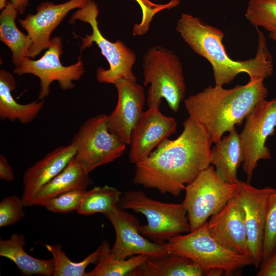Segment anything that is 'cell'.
Returning <instances> with one entry per match:
<instances>
[{"label": "cell", "instance_id": "obj_19", "mask_svg": "<svg viewBox=\"0 0 276 276\" xmlns=\"http://www.w3.org/2000/svg\"><path fill=\"white\" fill-rule=\"evenodd\" d=\"M89 173L74 156L62 171L38 191L32 206L68 192L85 190L92 183Z\"/></svg>", "mask_w": 276, "mask_h": 276}, {"label": "cell", "instance_id": "obj_35", "mask_svg": "<svg viewBox=\"0 0 276 276\" xmlns=\"http://www.w3.org/2000/svg\"><path fill=\"white\" fill-rule=\"evenodd\" d=\"M13 4L16 7L18 14L22 15L24 13L29 4V0H7Z\"/></svg>", "mask_w": 276, "mask_h": 276}, {"label": "cell", "instance_id": "obj_10", "mask_svg": "<svg viewBox=\"0 0 276 276\" xmlns=\"http://www.w3.org/2000/svg\"><path fill=\"white\" fill-rule=\"evenodd\" d=\"M62 54L61 38L54 37L43 56L37 60L25 57L20 64L15 67L13 73L21 76L32 74L39 79L40 89L38 100H43L50 93V85L57 81L62 90L73 89L74 81L79 80L84 73V67L81 60L72 65L64 66L60 61Z\"/></svg>", "mask_w": 276, "mask_h": 276}, {"label": "cell", "instance_id": "obj_16", "mask_svg": "<svg viewBox=\"0 0 276 276\" xmlns=\"http://www.w3.org/2000/svg\"><path fill=\"white\" fill-rule=\"evenodd\" d=\"M176 120L163 114L159 108L150 107L144 111L131 136L129 160L136 163L148 157L164 139L175 132Z\"/></svg>", "mask_w": 276, "mask_h": 276}, {"label": "cell", "instance_id": "obj_23", "mask_svg": "<svg viewBox=\"0 0 276 276\" xmlns=\"http://www.w3.org/2000/svg\"><path fill=\"white\" fill-rule=\"evenodd\" d=\"M16 81L8 71L0 70V118L11 122L18 121L21 124L33 121L44 106V101H34L27 104H20L12 95Z\"/></svg>", "mask_w": 276, "mask_h": 276}, {"label": "cell", "instance_id": "obj_36", "mask_svg": "<svg viewBox=\"0 0 276 276\" xmlns=\"http://www.w3.org/2000/svg\"><path fill=\"white\" fill-rule=\"evenodd\" d=\"M268 36L276 43V29L270 32Z\"/></svg>", "mask_w": 276, "mask_h": 276}, {"label": "cell", "instance_id": "obj_9", "mask_svg": "<svg viewBox=\"0 0 276 276\" xmlns=\"http://www.w3.org/2000/svg\"><path fill=\"white\" fill-rule=\"evenodd\" d=\"M107 114H99L85 121L74 136L75 158L88 172L110 163L124 153L126 144L108 130Z\"/></svg>", "mask_w": 276, "mask_h": 276}, {"label": "cell", "instance_id": "obj_12", "mask_svg": "<svg viewBox=\"0 0 276 276\" xmlns=\"http://www.w3.org/2000/svg\"><path fill=\"white\" fill-rule=\"evenodd\" d=\"M235 194L241 204L244 216L250 256L252 265L259 268L263 261V245L269 197L275 190L266 187L255 188L249 182L238 179Z\"/></svg>", "mask_w": 276, "mask_h": 276}, {"label": "cell", "instance_id": "obj_4", "mask_svg": "<svg viewBox=\"0 0 276 276\" xmlns=\"http://www.w3.org/2000/svg\"><path fill=\"white\" fill-rule=\"evenodd\" d=\"M144 85H150L147 93L149 108H159L162 99L169 108L177 112L185 98L186 84L178 56L162 47L150 48L143 62Z\"/></svg>", "mask_w": 276, "mask_h": 276}, {"label": "cell", "instance_id": "obj_1", "mask_svg": "<svg viewBox=\"0 0 276 276\" xmlns=\"http://www.w3.org/2000/svg\"><path fill=\"white\" fill-rule=\"evenodd\" d=\"M176 139H164L135 164L134 184L177 196L210 166L213 142L205 128L190 117Z\"/></svg>", "mask_w": 276, "mask_h": 276}, {"label": "cell", "instance_id": "obj_5", "mask_svg": "<svg viewBox=\"0 0 276 276\" xmlns=\"http://www.w3.org/2000/svg\"><path fill=\"white\" fill-rule=\"evenodd\" d=\"M164 245L169 254L192 260L205 270L206 274L210 269L219 268L229 275L252 265L249 257L230 251L220 245L210 234L207 222L188 234L171 238Z\"/></svg>", "mask_w": 276, "mask_h": 276}, {"label": "cell", "instance_id": "obj_26", "mask_svg": "<svg viewBox=\"0 0 276 276\" xmlns=\"http://www.w3.org/2000/svg\"><path fill=\"white\" fill-rule=\"evenodd\" d=\"M122 195L120 190L112 187H95L84 191L76 212L86 216L99 213L104 214L119 206Z\"/></svg>", "mask_w": 276, "mask_h": 276}, {"label": "cell", "instance_id": "obj_22", "mask_svg": "<svg viewBox=\"0 0 276 276\" xmlns=\"http://www.w3.org/2000/svg\"><path fill=\"white\" fill-rule=\"evenodd\" d=\"M26 241L22 234L13 233L9 238L0 240V256L12 261L24 275H53V259H40L25 250Z\"/></svg>", "mask_w": 276, "mask_h": 276}, {"label": "cell", "instance_id": "obj_34", "mask_svg": "<svg viewBox=\"0 0 276 276\" xmlns=\"http://www.w3.org/2000/svg\"><path fill=\"white\" fill-rule=\"evenodd\" d=\"M0 179L11 182L14 180V173L7 158L0 155Z\"/></svg>", "mask_w": 276, "mask_h": 276}, {"label": "cell", "instance_id": "obj_8", "mask_svg": "<svg viewBox=\"0 0 276 276\" xmlns=\"http://www.w3.org/2000/svg\"><path fill=\"white\" fill-rule=\"evenodd\" d=\"M237 189L236 183L221 180L213 165L200 172L186 186L182 202L187 212L190 232L202 226L220 211L235 196Z\"/></svg>", "mask_w": 276, "mask_h": 276}, {"label": "cell", "instance_id": "obj_32", "mask_svg": "<svg viewBox=\"0 0 276 276\" xmlns=\"http://www.w3.org/2000/svg\"><path fill=\"white\" fill-rule=\"evenodd\" d=\"M135 1L137 2L142 9V21L139 23V26L142 28H149L154 15L165 8L164 5L155 4L149 0Z\"/></svg>", "mask_w": 276, "mask_h": 276}, {"label": "cell", "instance_id": "obj_17", "mask_svg": "<svg viewBox=\"0 0 276 276\" xmlns=\"http://www.w3.org/2000/svg\"><path fill=\"white\" fill-rule=\"evenodd\" d=\"M207 225L210 234L224 248L250 258L244 212L235 195L210 217Z\"/></svg>", "mask_w": 276, "mask_h": 276}, {"label": "cell", "instance_id": "obj_11", "mask_svg": "<svg viewBox=\"0 0 276 276\" xmlns=\"http://www.w3.org/2000/svg\"><path fill=\"white\" fill-rule=\"evenodd\" d=\"M275 127L276 98L270 101L262 99L246 117L239 134L244 156L242 168L247 182H250L259 160L271 159L265 143L268 137L274 134Z\"/></svg>", "mask_w": 276, "mask_h": 276}, {"label": "cell", "instance_id": "obj_37", "mask_svg": "<svg viewBox=\"0 0 276 276\" xmlns=\"http://www.w3.org/2000/svg\"><path fill=\"white\" fill-rule=\"evenodd\" d=\"M7 0H0V9L3 10L4 9L7 5Z\"/></svg>", "mask_w": 276, "mask_h": 276}, {"label": "cell", "instance_id": "obj_15", "mask_svg": "<svg viewBox=\"0 0 276 276\" xmlns=\"http://www.w3.org/2000/svg\"><path fill=\"white\" fill-rule=\"evenodd\" d=\"M118 101L107 116L109 131L126 145H130L132 130L143 113L145 97L143 87L136 80L120 79L114 84Z\"/></svg>", "mask_w": 276, "mask_h": 276}, {"label": "cell", "instance_id": "obj_21", "mask_svg": "<svg viewBox=\"0 0 276 276\" xmlns=\"http://www.w3.org/2000/svg\"><path fill=\"white\" fill-rule=\"evenodd\" d=\"M205 270L187 257L173 254L148 258L127 276H203Z\"/></svg>", "mask_w": 276, "mask_h": 276}, {"label": "cell", "instance_id": "obj_29", "mask_svg": "<svg viewBox=\"0 0 276 276\" xmlns=\"http://www.w3.org/2000/svg\"><path fill=\"white\" fill-rule=\"evenodd\" d=\"M24 207L21 197L10 195L3 198L0 202V227L18 222L25 216Z\"/></svg>", "mask_w": 276, "mask_h": 276}, {"label": "cell", "instance_id": "obj_13", "mask_svg": "<svg viewBox=\"0 0 276 276\" xmlns=\"http://www.w3.org/2000/svg\"><path fill=\"white\" fill-rule=\"evenodd\" d=\"M112 224L116 240L111 251L120 259L132 256L144 255L148 258L164 256L169 254L164 243L150 241L140 232L138 219L118 206L103 214Z\"/></svg>", "mask_w": 276, "mask_h": 276}, {"label": "cell", "instance_id": "obj_24", "mask_svg": "<svg viewBox=\"0 0 276 276\" xmlns=\"http://www.w3.org/2000/svg\"><path fill=\"white\" fill-rule=\"evenodd\" d=\"M18 14L15 5L8 3L0 14V40L12 53V61L15 66L19 65L27 57L31 45V40L17 28L15 19Z\"/></svg>", "mask_w": 276, "mask_h": 276}, {"label": "cell", "instance_id": "obj_25", "mask_svg": "<svg viewBox=\"0 0 276 276\" xmlns=\"http://www.w3.org/2000/svg\"><path fill=\"white\" fill-rule=\"evenodd\" d=\"M103 248L95 268L86 272L85 276H127L148 257L136 255L125 259L116 258L111 251L109 243L102 242Z\"/></svg>", "mask_w": 276, "mask_h": 276}, {"label": "cell", "instance_id": "obj_20", "mask_svg": "<svg viewBox=\"0 0 276 276\" xmlns=\"http://www.w3.org/2000/svg\"><path fill=\"white\" fill-rule=\"evenodd\" d=\"M222 137L211 148V164L217 175L224 181L235 183L238 169L243 162L244 156L239 134L236 128Z\"/></svg>", "mask_w": 276, "mask_h": 276}, {"label": "cell", "instance_id": "obj_14", "mask_svg": "<svg viewBox=\"0 0 276 276\" xmlns=\"http://www.w3.org/2000/svg\"><path fill=\"white\" fill-rule=\"evenodd\" d=\"M87 1L68 0L58 4L43 2L38 6L36 13L18 19L19 24L26 30L32 42L27 57L33 59L47 49L54 29L71 11L80 8Z\"/></svg>", "mask_w": 276, "mask_h": 276}, {"label": "cell", "instance_id": "obj_33", "mask_svg": "<svg viewBox=\"0 0 276 276\" xmlns=\"http://www.w3.org/2000/svg\"><path fill=\"white\" fill-rule=\"evenodd\" d=\"M257 276H276V250L259 267Z\"/></svg>", "mask_w": 276, "mask_h": 276}, {"label": "cell", "instance_id": "obj_31", "mask_svg": "<svg viewBox=\"0 0 276 276\" xmlns=\"http://www.w3.org/2000/svg\"><path fill=\"white\" fill-rule=\"evenodd\" d=\"M85 190L68 192L42 202L38 205L43 206L48 211L54 213H68L77 211Z\"/></svg>", "mask_w": 276, "mask_h": 276}, {"label": "cell", "instance_id": "obj_2", "mask_svg": "<svg viewBox=\"0 0 276 276\" xmlns=\"http://www.w3.org/2000/svg\"><path fill=\"white\" fill-rule=\"evenodd\" d=\"M256 29L258 37L255 57L235 60L226 53L222 42L224 35L220 29L188 13L181 14L176 26L177 32L185 42L210 63L215 84L222 86L231 83L241 73L247 74L250 79L263 80L272 74V57L266 38L259 28Z\"/></svg>", "mask_w": 276, "mask_h": 276}, {"label": "cell", "instance_id": "obj_3", "mask_svg": "<svg viewBox=\"0 0 276 276\" xmlns=\"http://www.w3.org/2000/svg\"><path fill=\"white\" fill-rule=\"evenodd\" d=\"M262 79H250L243 85L225 89L216 85L184 100L189 117L206 130L216 143L226 132H231L243 121L268 91Z\"/></svg>", "mask_w": 276, "mask_h": 276}, {"label": "cell", "instance_id": "obj_27", "mask_svg": "<svg viewBox=\"0 0 276 276\" xmlns=\"http://www.w3.org/2000/svg\"><path fill=\"white\" fill-rule=\"evenodd\" d=\"M45 247L52 256L53 276H85L87 266L97 263L102 250L103 244L101 243L97 249L80 262L71 261L59 244H45Z\"/></svg>", "mask_w": 276, "mask_h": 276}, {"label": "cell", "instance_id": "obj_7", "mask_svg": "<svg viewBox=\"0 0 276 276\" xmlns=\"http://www.w3.org/2000/svg\"><path fill=\"white\" fill-rule=\"evenodd\" d=\"M99 12L97 4L93 0H87L77 9L69 20L70 24L80 20L90 26L91 33L82 38L81 49L89 48L95 42L109 63L108 69L97 68L96 78L98 81L114 84L117 80L122 78L136 80L132 71L136 60L134 52L122 41L111 42L103 36L98 27L97 17Z\"/></svg>", "mask_w": 276, "mask_h": 276}, {"label": "cell", "instance_id": "obj_18", "mask_svg": "<svg viewBox=\"0 0 276 276\" xmlns=\"http://www.w3.org/2000/svg\"><path fill=\"white\" fill-rule=\"evenodd\" d=\"M75 154V147L71 143L58 147L25 170L21 198L26 207L32 206V199L38 191L62 171Z\"/></svg>", "mask_w": 276, "mask_h": 276}, {"label": "cell", "instance_id": "obj_6", "mask_svg": "<svg viewBox=\"0 0 276 276\" xmlns=\"http://www.w3.org/2000/svg\"><path fill=\"white\" fill-rule=\"evenodd\" d=\"M119 206L143 214L147 223L140 232L152 241L164 243L171 238L190 232L187 211L182 203L163 202L141 191H128L122 195Z\"/></svg>", "mask_w": 276, "mask_h": 276}, {"label": "cell", "instance_id": "obj_30", "mask_svg": "<svg viewBox=\"0 0 276 276\" xmlns=\"http://www.w3.org/2000/svg\"><path fill=\"white\" fill-rule=\"evenodd\" d=\"M275 250L276 189L270 195L268 201L264 239L263 261L268 259Z\"/></svg>", "mask_w": 276, "mask_h": 276}, {"label": "cell", "instance_id": "obj_28", "mask_svg": "<svg viewBox=\"0 0 276 276\" xmlns=\"http://www.w3.org/2000/svg\"><path fill=\"white\" fill-rule=\"evenodd\" d=\"M245 16L256 28L273 31L276 29V0H249Z\"/></svg>", "mask_w": 276, "mask_h": 276}]
</instances>
